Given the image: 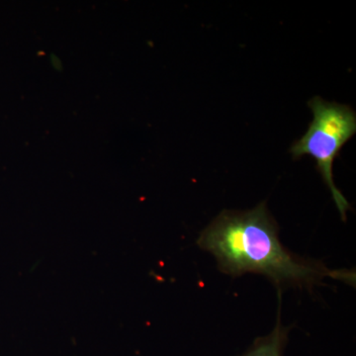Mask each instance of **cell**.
I'll use <instances>...</instances> for the list:
<instances>
[{
  "instance_id": "1",
  "label": "cell",
  "mask_w": 356,
  "mask_h": 356,
  "mask_svg": "<svg viewBox=\"0 0 356 356\" xmlns=\"http://www.w3.org/2000/svg\"><path fill=\"white\" fill-rule=\"evenodd\" d=\"M197 243L214 255L219 268L229 275L262 274L276 286L311 289L329 277L355 282V273L332 270L320 262L306 261L283 247L278 227L266 203L245 212L222 211L211 222Z\"/></svg>"
},
{
  "instance_id": "2",
  "label": "cell",
  "mask_w": 356,
  "mask_h": 356,
  "mask_svg": "<svg viewBox=\"0 0 356 356\" xmlns=\"http://www.w3.org/2000/svg\"><path fill=\"white\" fill-rule=\"evenodd\" d=\"M308 104L313 112V121L305 135L290 147V153L294 159L304 156L315 159L318 172L329 187L344 221L350 205L334 184L332 165L344 145L356 132L355 112L348 105L325 102L318 96L311 99Z\"/></svg>"
},
{
  "instance_id": "3",
  "label": "cell",
  "mask_w": 356,
  "mask_h": 356,
  "mask_svg": "<svg viewBox=\"0 0 356 356\" xmlns=\"http://www.w3.org/2000/svg\"><path fill=\"white\" fill-rule=\"evenodd\" d=\"M288 332L289 330L281 324L280 304L277 322L273 331L268 336L257 339L250 350L243 356H282L288 341Z\"/></svg>"
}]
</instances>
